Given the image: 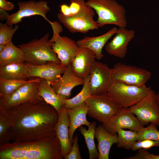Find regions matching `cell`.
Returning <instances> with one entry per match:
<instances>
[{
	"mask_svg": "<svg viewBox=\"0 0 159 159\" xmlns=\"http://www.w3.org/2000/svg\"><path fill=\"white\" fill-rule=\"evenodd\" d=\"M69 117L64 107L59 113L58 121L55 127L56 137L60 143L63 158L69 153L72 147L69 137Z\"/></svg>",
	"mask_w": 159,
	"mask_h": 159,
	"instance_id": "cell-20",
	"label": "cell"
},
{
	"mask_svg": "<svg viewBox=\"0 0 159 159\" xmlns=\"http://www.w3.org/2000/svg\"><path fill=\"white\" fill-rule=\"evenodd\" d=\"M9 14L6 11L0 9V19L2 21L6 20Z\"/></svg>",
	"mask_w": 159,
	"mask_h": 159,
	"instance_id": "cell-38",
	"label": "cell"
},
{
	"mask_svg": "<svg viewBox=\"0 0 159 159\" xmlns=\"http://www.w3.org/2000/svg\"><path fill=\"white\" fill-rule=\"evenodd\" d=\"M56 137L35 141H14L0 146V159H62Z\"/></svg>",
	"mask_w": 159,
	"mask_h": 159,
	"instance_id": "cell-2",
	"label": "cell"
},
{
	"mask_svg": "<svg viewBox=\"0 0 159 159\" xmlns=\"http://www.w3.org/2000/svg\"><path fill=\"white\" fill-rule=\"evenodd\" d=\"M49 36V33H47L38 39H34L28 43L17 46L24 52L26 62L37 65L49 62L61 63L51 47Z\"/></svg>",
	"mask_w": 159,
	"mask_h": 159,
	"instance_id": "cell-4",
	"label": "cell"
},
{
	"mask_svg": "<svg viewBox=\"0 0 159 159\" xmlns=\"http://www.w3.org/2000/svg\"><path fill=\"white\" fill-rule=\"evenodd\" d=\"M117 28L114 27L105 33L97 37L86 36L76 41L80 48H86L95 53V59H102L104 55L102 49L108 40L116 33Z\"/></svg>",
	"mask_w": 159,
	"mask_h": 159,
	"instance_id": "cell-18",
	"label": "cell"
},
{
	"mask_svg": "<svg viewBox=\"0 0 159 159\" xmlns=\"http://www.w3.org/2000/svg\"><path fill=\"white\" fill-rule=\"evenodd\" d=\"M5 45L3 44H0V52L4 49Z\"/></svg>",
	"mask_w": 159,
	"mask_h": 159,
	"instance_id": "cell-40",
	"label": "cell"
},
{
	"mask_svg": "<svg viewBox=\"0 0 159 159\" xmlns=\"http://www.w3.org/2000/svg\"><path fill=\"white\" fill-rule=\"evenodd\" d=\"M155 124L151 123L146 127H143L137 132V141L148 139L159 141V131Z\"/></svg>",
	"mask_w": 159,
	"mask_h": 159,
	"instance_id": "cell-31",
	"label": "cell"
},
{
	"mask_svg": "<svg viewBox=\"0 0 159 159\" xmlns=\"http://www.w3.org/2000/svg\"><path fill=\"white\" fill-rule=\"evenodd\" d=\"M112 39L105 44L106 52L111 55L122 59L127 54L129 42L135 37V32L124 27H118Z\"/></svg>",
	"mask_w": 159,
	"mask_h": 159,
	"instance_id": "cell-16",
	"label": "cell"
},
{
	"mask_svg": "<svg viewBox=\"0 0 159 159\" xmlns=\"http://www.w3.org/2000/svg\"><path fill=\"white\" fill-rule=\"evenodd\" d=\"M156 95L153 90L136 104L128 108L144 127L150 123L159 127V107Z\"/></svg>",
	"mask_w": 159,
	"mask_h": 159,
	"instance_id": "cell-11",
	"label": "cell"
},
{
	"mask_svg": "<svg viewBox=\"0 0 159 159\" xmlns=\"http://www.w3.org/2000/svg\"><path fill=\"white\" fill-rule=\"evenodd\" d=\"M118 135L112 134L106 130L103 125H99L95 130V137L98 142L97 149L99 153L98 159H108L110 148L117 144Z\"/></svg>",
	"mask_w": 159,
	"mask_h": 159,
	"instance_id": "cell-21",
	"label": "cell"
},
{
	"mask_svg": "<svg viewBox=\"0 0 159 159\" xmlns=\"http://www.w3.org/2000/svg\"><path fill=\"white\" fill-rule=\"evenodd\" d=\"M95 59V54L92 51L86 48H80L71 64L75 74L83 79L89 76Z\"/></svg>",
	"mask_w": 159,
	"mask_h": 159,
	"instance_id": "cell-19",
	"label": "cell"
},
{
	"mask_svg": "<svg viewBox=\"0 0 159 159\" xmlns=\"http://www.w3.org/2000/svg\"><path fill=\"white\" fill-rule=\"evenodd\" d=\"M112 75V81L141 87L146 86L151 76V72L146 69L121 63L114 65Z\"/></svg>",
	"mask_w": 159,
	"mask_h": 159,
	"instance_id": "cell-7",
	"label": "cell"
},
{
	"mask_svg": "<svg viewBox=\"0 0 159 159\" xmlns=\"http://www.w3.org/2000/svg\"><path fill=\"white\" fill-rule=\"evenodd\" d=\"M150 87L138 86L112 81L107 94L121 108H129L148 95Z\"/></svg>",
	"mask_w": 159,
	"mask_h": 159,
	"instance_id": "cell-5",
	"label": "cell"
},
{
	"mask_svg": "<svg viewBox=\"0 0 159 159\" xmlns=\"http://www.w3.org/2000/svg\"><path fill=\"white\" fill-rule=\"evenodd\" d=\"M84 79L83 86L80 92L71 98L64 100V107L66 109L75 108L85 102L91 96L90 75Z\"/></svg>",
	"mask_w": 159,
	"mask_h": 159,
	"instance_id": "cell-27",
	"label": "cell"
},
{
	"mask_svg": "<svg viewBox=\"0 0 159 159\" xmlns=\"http://www.w3.org/2000/svg\"><path fill=\"white\" fill-rule=\"evenodd\" d=\"M14 8V5L11 2L6 0H0V9L6 11H11Z\"/></svg>",
	"mask_w": 159,
	"mask_h": 159,
	"instance_id": "cell-36",
	"label": "cell"
},
{
	"mask_svg": "<svg viewBox=\"0 0 159 159\" xmlns=\"http://www.w3.org/2000/svg\"><path fill=\"white\" fill-rule=\"evenodd\" d=\"M60 11L63 15L66 16H69L70 15L69 6L66 4H62L59 6Z\"/></svg>",
	"mask_w": 159,
	"mask_h": 159,
	"instance_id": "cell-37",
	"label": "cell"
},
{
	"mask_svg": "<svg viewBox=\"0 0 159 159\" xmlns=\"http://www.w3.org/2000/svg\"><path fill=\"white\" fill-rule=\"evenodd\" d=\"M12 125V140L35 141L56 137L59 113L39 95L6 111Z\"/></svg>",
	"mask_w": 159,
	"mask_h": 159,
	"instance_id": "cell-1",
	"label": "cell"
},
{
	"mask_svg": "<svg viewBox=\"0 0 159 159\" xmlns=\"http://www.w3.org/2000/svg\"><path fill=\"white\" fill-rule=\"evenodd\" d=\"M18 5L19 10L8 16L6 23L9 26L17 25L24 18L36 15L42 16L48 22L50 21L46 16L50 8L45 1H20L18 3Z\"/></svg>",
	"mask_w": 159,
	"mask_h": 159,
	"instance_id": "cell-12",
	"label": "cell"
},
{
	"mask_svg": "<svg viewBox=\"0 0 159 159\" xmlns=\"http://www.w3.org/2000/svg\"><path fill=\"white\" fill-rule=\"evenodd\" d=\"M25 62L24 52L20 48L15 46L12 41L6 44L4 49L0 52V66Z\"/></svg>",
	"mask_w": 159,
	"mask_h": 159,
	"instance_id": "cell-24",
	"label": "cell"
},
{
	"mask_svg": "<svg viewBox=\"0 0 159 159\" xmlns=\"http://www.w3.org/2000/svg\"><path fill=\"white\" fill-rule=\"evenodd\" d=\"M31 79L21 80L0 78V97H5L11 94L30 81Z\"/></svg>",
	"mask_w": 159,
	"mask_h": 159,
	"instance_id": "cell-30",
	"label": "cell"
},
{
	"mask_svg": "<svg viewBox=\"0 0 159 159\" xmlns=\"http://www.w3.org/2000/svg\"><path fill=\"white\" fill-rule=\"evenodd\" d=\"M117 142L116 146L127 150L132 149L135 143L137 141V133L131 130H126L119 129L117 131Z\"/></svg>",
	"mask_w": 159,
	"mask_h": 159,
	"instance_id": "cell-29",
	"label": "cell"
},
{
	"mask_svg": "<svg viewBox=\"0 0 159 159\" xmlns=\"http://www.w3.org/2000/svg\"><path fill=\"white\" fill-rule=\"evenodd\" d=\"M94 10L88 9L76 15L66 16L61 13L57 15L58 21L69 31L72 33H86L91 30L97 29L99 27L94 19Z\"/></svg>",
	"mask_w": 159,
	"mask_h": 159,
	"instance_id": "cell-9",
	"label": "cell"
},
{
	"mask_svg": "<svg viewBox=\"0 0 159 159\" xmlns=\"http://www.w3.org/2000/svg\"><path fill=\"white\" fill-rule=\"evenodd\" d=\"M38 89L39 95L59 113L64 107V99L55 92L50 82L46 80L41 79L38 83Z\"/></svg>",
	"mask_w": 159,
	"mask_h": 159,
	"instance_id": "cell-23",
	"label": "cell"
},
{
	"mask_svg": "<svg viewBox=\"0 0 159 159\" xmlns=\"http://www.w3.org/2000/svg\"><path fill=\"white\" fill-rule=\"evenodd\" d=\"M126 159H159V155L150 153L147 150L140 149L134 155L127 158Z\"/></svg>",
	"mask_w": 159,
	"mask_h": 159,
	"instance_id": "cell-35",
	"label": "cell"
},
{
	"mask_svg": "<svg viewBox=\"0 0 159 159\" xmlns=\"http://www.w3.org/2000/svg\"><path fill=\"white\" fill-rule=\"evenodd\" d=\"M59 34L49 39L51 47L57 54L61 63L67 66L71 64L80 49L76 42Z\"/></svg>",
	"mask_w": 159,
	"mask_h": 159,
	"instance_id": "cell-14",
	"label": "cell"
},
{
	"mask_svg": "<svg viewBox=\"0 0 159 159\" xmlns=\"http://www.w3.org/2000/svg\"><path fill=\"white\" fill-rule=\"evenodd\" d=\"M26 62L14 63L0 66V78L14 80H27Z\"/></svg>",
	"mask_w": 159,
	"mask_h": 159,
	"instance_id": "cell-25",
	"label": "cell"
},
{
	"mask_svg": "<svg viewBox=\"0 0 159 159\" xmlns=\"http://www.w3.org/2000/svg\"><path fill=\"white\" fill-rule=\"evenodd\" d=\"M19 25H8L6 23H0V44L6 45L11 41L13 36L19 29Z\"/></svg>",
	"mask_w": 159,
	"mask_h": 159,
	"instance_id": "cell-32",
	"label": "cell"
},
{
	"mask_svg": "<svg viewBox=\"0 0 159 159\" xmlns=\"http://www.w3.org/2000/svg\"><path fill=\"white\" fill-rule=\"evenodd\" d=\"M87 5L95 11L97 15L96 21L99 27L113 24L118 27H126L127 20L126 11L115 0H88Z\"/></svg>",
	"mask_w": 159,
	"mask_h": 159,
	"instance_id": "cell-3",
	"label": "cell"
},
{
	"mask_svg": "<svg viewBox=\"0 0 159 159\" xmlns=\"http://www.w3.org/2000/svg\"><path fill=\"white\" fill-rule=\"evenodd\" d=\"M90 76L91 95L107 94L112 83V69L107 64L95 60Z\"/></svg>",
	"mask_w": 159,
	"mask_h": 159,
	"instance_id": "cell-10",
	"label": "cell"
},
{
	"mask_svg": "<svg viewBox=\"0 0 159 159\" xmlns=\"http://www.w3.org/2000/svg\"><path fill=\"white\" fill-rule=\"evenodd\" d=\"M156 100L159 107V92L156 95Z\"/></svg>",
	"mask_w": 159,
	"mask_h": 159,
	"instance_id": "cell-39",
	"label": "cell"
},
{
	"mask_svg": "<svg viewBox=\"0 0 159 159\" xmlns=\"http://www.w3.org/2000/svg\"><path fill=\"white\" fill-rule=\"evenodd\" d=\"M78 136L76 134L73 138V145L71 150L64 159H82L79 148Z\"/></svg>",
	"mask_w": 159,
	"mask_h": 159,
	"instance_id": "cell-34",
	"label": "cell"
},
{
	"mask_svg": "<svg viewBox=\"0 0 159 159\" xmlns=\"http://www.w3.org/2000/svg\"><path fill=\"white\" fill-rule=\"evenodd\" d=\"M110 133L115 135L119 129H127L137 132L144 127L128 108H122L106 123L102 125Z\"/></svg>",
	"mask_w": 159,
	"mask_h": 159,
	"instance_id": "cell-13",
	"label": "cell"
},
{
	"mask_svg": "<svg viewBox=\"0 0 159 159\" xmlns=\"http://www.w3.org/2000/svg\"><path fill=\"white\" fill-rule=\"evenodd\" d=\"M26 77L44 79L49 81L51 85L56 82L66 70L67 66L61 63L49 62L37 65L26 62Z\"/></svg>",
	"mask_w": 159,
	"mask_h": 159,
	"instance_id": "cell-15",
	"label": "cell"
},
{
	"mask_svg": "<svg viewBox=\"0 0 159 159\" xmlns=\"http://www.w3.org/2000/svg\"><path fill=\"white\" fill-rule=\"evenodd\" d=\"M97 125V123L93 121L88 127V129L82 126L78 129L85 138L88 149L89 159H98L99 157V153L94 141Z\"/></svg>",
	"mask_w": 159,
	"mask_h": 159,
	"instance_id": "cell-26",
	"label": "cell"
},
{
	"mask_svg": "<svg viewBox=\"0 0 159 159\" xmlns=\"http://www.w3.org/2000/svg\"><path fill=\"white\" fill-rule=\"evenodd\" d=\"M33 78L11 94L0 97V110L7 111L13 107L32 100L39 96L38 85L41 79Z\"/></svg>",
	"mask_w": 159,
	"mask_h": 159,
	"instance_id": "cell-8",
	"label": "cell"
},
{
	"mask_svg": "<svg viewBox=\"0 0 159 159\" xmlns=\"http://www.w3.org/2000/svg\"><path fill=\"white\" fill-rule=\"evenodd\" d=\"M153 147H159V141L145 139L136 141L134 144L132 150L135 151L140 149L148 150Z\"/></svg>",
	"mask_w": 159,
	"mask_h": 159,
	"instance_id": "cell-33",
	"label": "cell"
},
{
	"mask_svg": "<svg viewBox=\"0 0 159 159\" xmlns=\"http://www.w3.org/2000/svg\"><path fill=\"white\" fill-rule=\"evenodd\" d=\"M12 125L6 111L0 110V146L12 140Z\"/></svg>",
	"mask_w": 159,
	"mask_h": 159,
	"instance_id": "cell-28",
	"label": "cell"
},
{
	"mask_svg": "<svg viewBox=\"0 0 159 159\" xmlns=\"http://www.w3.org/2000/svg\"><path fill=\"white\" fill-rule=\"evenodd\" d=\"M66 112L70 120L69 137L72 144L73 135L76 130L82 125L88 127L91 124L86 117L87 112V104L85 102L73 109H67Z\"/></svg>",
	"mask_w": 159,
	"mask_h": 159,
	"instance_id": "cell-22",
	"label": "cell"
},
{
	"mask_svg": "<svg viewBox=\"0 0 159 159\" xmlns=\"http://www.w3.org/2000/svg\"><path fill=\"white\" fill-rule=\"evenodd\" d=\"M84 81V79L75 74L71 64L67 66L62 76L51 85L60 97L64 99H67L70 98L73 88L78 85H83Z\"/></svg>",
	"mask_w": 159,
	"mask_h": 159,
	"instance_id": "cell-17",
	"label": "cell"
},
{
	"mask_svg": "<svg viewBox=\"0 0 159 159\" xmlns=\"http://www.w3.org/2000/svg\"><path fill=\"white\" fill-rule=\"evenodd\" d=\"M85 102L87 114L102 125L107 123L122 108L107 94L91 95Z\"/></svg>",
	"mask_w": 159,
	"mask_h": 159,
	"instance_id": "cell-6",
	"label": "cell"
}]
</instances>
